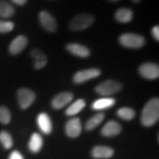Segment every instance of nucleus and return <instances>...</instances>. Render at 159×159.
I'll return each instance as SVG.
<instances>
[{
	"instance_id": "6ab92c4d",
	"label": "nucleus",
	"mask_w": 159,
	"mask_h": 159,
	"mask_svg": "<svg viewBox=\"0 0 159 159\" xmlns=\"http://www.w3.org/2000/svg\"><path fill=\"white\" fill-rule=\"evenodd\" d=\"M43 147V139L41 136L37 133L32 134L29 141L28 148L32 152H39Z\"/></svg>"
},
{
	"instance_id": "f03ea898",
	"label": "nucleus",
	"mask_w": 159,
	"mask_h": 159,
	"mask_svg": "<svg viewBox=\"0 0 159 159\" xmlns=\"http://www.w3.org/2000/svg\"><path fill=\"white\" fill-rule=\"evenodd\" d=\"M119 42L122 47L129 49H139L144 47L145 39L142 35L136 33H126L119 38Z\"/></svg>"
},
{
	"instance_id": "cd10ccee",
	"label": "nucleus",
	"mask_w": 159,
	"mask_h": 159,
	"mask_svg": "<svg viewBox=\"0 0 159 159\" xmlns=\"http://www.w3.org/2000/svg\"><path fill=\"white\" fill-rule=\"evenodd\" d=\"M151 33H152V37L154 38V39L156 41H159V27L158 26H154L152 28V30H151Z\"/></svg>"
},
{
	"instance_id": "f3484780",
	"label": "nucleus",
	"mask_w": 159,
	"mask_h": 159,
	"mask_svg": "<svg viewBox=\"0 0 159 159\" xmlns=\"http://www.w3.org/2000/svg\"><path fill=\"white\" fill-rule=\"evenodd\" d=\"M115 103L116 100L111 97H103L95 100L91 105V108L94 111H101L105 110V109L109 108L112 107Z\"/></svg>"
},
{
	"instance_id": "c85d7f7f",
	"label": "nucleus",
	"mask_w": 159,
	"mask_h": 159,
	"mask_svg": "<svg viewBox=\"0 0 159 159\" xmlns=\"http://www.w3.org/2000/svg\"><path fill=\"white\" fill-rule=\"evenodd\" d=\"M11 1L12 2L16 4V5H19V6H22L27 3V0H11Z\"/></svg>"
},
{
	"instance_id": "4468645a",
	"label": "nucleus",
	"mask_w": 159,
	"mask_h": 159,
	"mask_svg": "<svg viewBox=\"0 0 159 159\" xmlns=\"http://www.w3.org/2000/svg\"><path fill=\"white\" fill-rule=\"evenodd\" d=\"M37 125L40 130L44 134H51L52 130V124L49 115L46 113H41L37 116Z\"/></svg>"
},
{
	"instance_id": "a878e982",
	"label": "nucleus",
	"mask_w": 159,
	"mask_h": 159,
	"mask_svg": "<svg viewBox=\"0 0 159 159\" xmlns=\"http://www.w3.org/2000/svg\"><path fill=\"white\" fill-rule=\"evenodd\" d=\"M15 25L11 21L0 20V33H10L14 29Z\"/></svg>"
},
{
	"instance_id": "7c9ffc66",
	"label": "nucleus",
	"mask_w": 159,
	"mask_h": 159,
	"mask_svg": "<svg viewBox=\"0 0 159 159\" xmlns=\"http://www.w3.org/2000/svg\"><path fill=\"white\" fill-rule=\"evenodd\" d=\"M109 2H119V0H108Z\"/></svg>"
},
{
	"instance_id": "20e7f679",
	"label": "nucleus",
	"mask_w": 159,
	"mask_h": 159,
	"mask_svg": "<svg viewBox=\"0 0 159 159\" xmlns=\"http://www.w3.org/2000/svg\"><path fill=\"white\" fill-rule=\"evenodd\" d=\"M94 17L92 15L82 13L75 16L69 23V28L73 31H80L89 28L94 23Z\"/></svg>"
},
{
	"instance_id": "6e6552de",
	"label": "nucleus",
	"mask_w": 159,
	"mask_h": 159,
	"mask_svg": "<svg viewBox=\"0 0 159 159\" xmlns=\"http://www.w3.org/2000/svg\"><path fill=\"white\" fill-rule=\"evenodd\" d=\"M101 75V71L98 69H87L84 70L79 71L75 73L73 77V81L75 83L80 84L83 83L91 79H94Z\"/></svg>"
},
{
	"instance_id": "a211bd4d",
	"label": "nucleus",
	"mask_w": 159,
	"mask_h": 159,
	"mask_svg": "<svg viewBox=\"0 0 159 159\" xmlns=\"http://www.w3.org/2000/svg\"><path fill=\"white\" fill-rule=\"evenodd\" d=\"M115 19L120 23H128L134 18V12L128 7H122L116 11L114 15Z\"/></svg>"
},
{
	"instance_id": "bb28decb",
	"label": "nucleus",
	"mask_w": 159,
	"mask_h": 159,
	"mask_svg": "<svg viewBox=\"0 0 159 159\" xmlns=\"http://www.w3.org/2000/svg\"><path fill=\"white\" fill-rule=\"evenodd\" d=\"M8 159H25L22 155H21L19 151H13L11 154H10Z\"/></svg>"
},
{
	"instance_id": "ddd939ff",
	"label": "nucleus",
	"mask_w": 159,
	"mask_h": 159,
	"mask_svg": "<svg viewBox=\"0 0 159 159\" xmlns=\"http://www.w3.org/2000/svg\"><path fill=\"white\" fill-rule=\"evenodd\" d=\"M122 131V126L116 121L111 120L105 124L101 130L102 136L112 137L119 135Z\"/></svg>"
},
{
	"instance_id": "423d86ee",
	"label": "nucleus",
	"mask_w": 159,
	"mask_h": 159,
	"mask_svg": "<svg viewBox=\"0 0 159 159\" xmlns=\"http://www.w3.org/2000/svg\"><path fill=\"white\" fill-rule=\"evenodd\" d=\"M139 75L147 80H156L159 76L158 65L154 63H144L139 66Z\"/></svg>"
},
{
	"instance_id": "393cba45",
	"label": "nucleus",
	"mask_w": 159,
	"mask_h": 159,
	"mask_svg": "<svg viewBox=\"0 0 159 159\" xmlns=\"http://www.w3.org/2000/svg\"><path fill=\"white\" fill-rule=\"evenodd\" d=\"M11 120V114L8 108L0 106V122L3 125L9 124Z\"/></svg>"
},
{
	"instance_id": "4be33fe9",
	"label": "nucleus",
	"mask_w": 159,
	"mask_h": 159,
	"mask_svg": "<svg viewBox=\"0 0 159 159\" xmlns=\"http://www.w3.org/2000/svg\"><path fill=\"white\" fill-rule=\"evenodd\" d=\"M105 119V114L103 113H98V114L94 115L87 121L85 124V129L87 130H92L97 128L103 122Z\"/></svg>"
},
{
	"instance_id": "9b49d317",
	"label": "nucleus",
	"mask_w": 159,
	"mask_h": 159,
	"mask_svg": "<svg viewBox=\"0 0 159 159\" xmlns=\"http://www.w3.org/2000/svg\"><path fill=\"white\" fill-rule=\"evenodd\" d=\"M66 134L71 138H76L79 136L82 131L80 119L79 118H72L69 119L65 126Z\"/></svg>"
},
{
	"instance_id": "412c9836",
	"label": "nucleus",
	"mask_w": 159,
	"mask_h": 159,
	"mask_svg": "<svg viewBox=\"0 0 159 159\" xmlns=\"http://www.w3.org/2000/svg\"><path fill=\"white\" fill-rule=\"evenodd\" d=\"M85 106V102L84 99H77L75 102H74L71 104L68 108L66 110V114L67 116H75L77 114H79Z\"/></svg>"
},
{
	"instance_id": "f8f14e48",
	"label": "nucleus",
	"mask_w": 159,
	"mask_h": 159,
	"mask_svg": "<svg viewBox=\"0 0 159 159\" xmlns=\"http://www.w3.org/2000/svg\"><path fill=\"white\" fill-rule=\"evenodd\" d=\"M66 50L69 53H71V55L79 57H82V58L88 57L91 54V52L88 47L83 44H80V43H69V44L66 45Z\"/></svg>"
},
{
	"instance_id": "39448f33",
	"label": "nucleus",
	"mask_w": 159,
	"mask_h": 159,
	"mask_svg": "<svg viewBox=\"0 0 159 159\" xmlns=\"http://www.w3.org/2000/svg\"><path fill=\"white\" fill-rule=\"evenodd\" d=\"M35 98V93L28 89L21 88L17 91L18 102L21 108L24 110L28 108L34 102Z\"/></svg>"
},
{
	"instance_id": "1a4fd4ad",
	"label": "nucleus",
	"mask_w": 159,
	"mask_h": 159,
	"mask_svg": "<svg viewBox=\"0 0 159 159\" xmlns=\"http://www.w3.org/2000/svg\"><path fill=\"white\" fill-rule=\"evenodd\" d=\"M28 43V39L25 35H19L15 38L9 45V52L13 55H19L26 48Z\"/></svg>"
},
{
	"instance_id": "b1692460",
	"label": "nucleus",
	"mask_w": 159,
	"mask_h": 159,
	"mask_svg": "<svg viewBox=\"0 0 159 159\" xmlns=\"http://www.w3.org/2000/svg\"><path fill=\"white\" fill-rule=\"evenodd\" d=\"M0 143L6 150H9L13 147V139L8 132L5 130L0 132Z\"/></svg>"
},
{
	"instance_id": "9d476101",
	"label": "nucleus",
	"mask_w": 159,
	"mask_h": 159,
	"mask_svg": "<svg viewBox=\"0 0 159 159\" xmlns=\"http://www.w3.org/2000/svg\"><path fill=\"white\" fill-rule=\"evenodd\" d=\"M73 98H74V95L71 92L60 93L52 100V107L56 110H59L70 103L72 101Z\"/></svg>"
},
{
	"instance_id": "5701e85b",
	"label": "nucleus",
	"mask_w": 159,
	"mask_h": 159,
	"mask_svg": "<svg viewBox=\"0 0 159 159\" xmlns=\"http://www.w3.org/2000/svg\"><path fill=\"white\" fill-rule=\"evenodd\" d=\"M116 114L119 118L124 119V120L130 121L134 119L136 116V112L134 109L128 108V107H124V108H121L117 110Z\"/></svg>"
},
{
	"instance_id": "c756f323",
	"label": "nucleus",
	"mask_w": 159,
	"mask_h": 159,
	"mask_svg": "<svg viewBox=\"0 0 159 159\" xmlns=\"http://www.w3.org/2000/svg\"><path fill=\"white\" fill-rule=\"evenodd\" d=\"M131 1H132L133 2H134V3H139V2L141 1V0H131Z\"/></svg>"
},
{
	"instance_id": "7ed1b4c3",
	"label": "nucleus",
	"mask_w": 159,
	"mask_h": 159,
	"mask_svg": "<svg viewBox=\"0 0 159 159\" xmlns=\"http://www.w3.org/2000/svg\"><path fill=\"white\" fill-rule=\"evenodd\" d=\"M122 89V85L120 83L113 80H107L99 83L95 88V91L102 96L108 97L111 95L116 94Z\"/></svg>"
},
{
	"instance_id": "dca6fc26",
	"label": "nucleus",
	"mask_w": 159,
	"mask_h": 159,
	"mask_svg": "<svg viewBox=\"0 0 159 159\" xmlns=\"http://www.w3.org/2000/svg\"><path fill=\"white\" fill-rule=\"evenodd\" d=\"M30 55L34 59V67L35 69H41L47 65V56L42 50L39 49H33L30 52Z\"/></svg>"
},
{
	"instance_id": "f257e3e1",
	"label": "nucleus",
	"mask_w": 159,
	"mask_h": 159,
	"mask_svg": "<svg viewBox=\"0 0 159 159\" xmlns=\"http://www.w3.org/2000/svg\"><path fill=\"white\" fill-rule=\"evenodd\" d=\"M159 119V99L152 98L149 100L142 109L141 122L145 127L154 125Z\"/></svg>"
},
{
	"instance_id": "2eb2a0df",
	"label": "nucleus",
	"mask_w": 159,
	"mask_h": 159,
	"mask_svg": "<svg viewBox=\"0 0 159 159\" xmlns=\"http://www.w3.org/2000/svg\"><path fill=\"white\" fill-rule=\"evenodd\" d=\"M114 151L107 146H96L91 151V155L94 158L107 159L114 156Z\"/></svg>"
},
{
	"instance_id": "aec40b11",
	"label": "nucleus",
	"mask_w": 159,
	"mask_h": 159,
	"mask_svg": "<svg viewBox=\"0 0 159 159\" xmlns=\"http://www.w3.org/2000/svg\"><path fill=\"white\" fill-rule=\"evenodd\" d=\"M14 7L5 0H0V17L3 19L11 18L14 15Z\"/></svg>"
},
{
	"instance_id": "0eeeda50",
	"label": "nucleus",
	"mask_w": 159,
	"mask_h": 159,
	"mask_svg": "<svg viewBox=\"0 0 159 159\" xmlns=\"http://www.w3.org/2000/svg\"><path fill=\"white\" fill-rule=\"evenodd\" d=\"M39 19L41 26L49 33H55L57 30V21L52 15L48 11H42L39 13Z\"/></svg>"
}]
</instances>
